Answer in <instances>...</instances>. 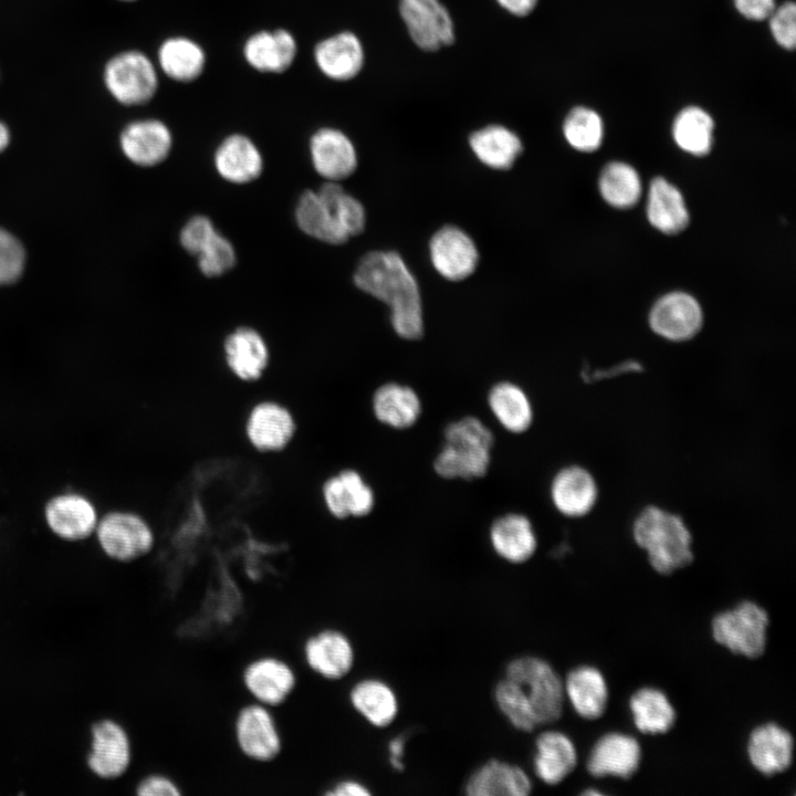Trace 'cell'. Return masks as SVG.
<instances>
[{
  "label": "cell",
  "mask_w": 796,
  "mask_h": 796,
  "mask_svg": "<svg viewBox=\"0 0 796 796\" xmlns=\"http://www.w3.org/2000/svg\"><path fill=\"white\" fill-rule=\"evenodd\" d=\"M354 283L363 292L383 301L391 310L396 334L408 341L423 335L419 287L402 258L395 251L365 254L354 273Z\"/></svg>",
  "instance_id": "6da1fadb"
},
{
  "label": "cell",
  "mask_w": 796,
  "mask_h": 796,
  "mask_svg": "<svg viewBox=\"0 0 796 796\" xmlns=\"http://www.w3.org/2000/svg\"><path fill=\"white\" fill-rule=\"evenodd\" d=\"M636 544L647 553L650 566L669 575L693 561L692 536L683 520L658 506L645 507L633 522Z\"/></svg>",
  "instance_id": "7a4b0ae2"
},
{
  "label": "cell",
  "mask_w": 796,
  "mask_h": 796,
  "mask_svg": "<svg viewBox=\"0 0 796 796\" xmlns=\"http://www.w3.org/2000/svg\"><path fill=\"white\" fill-rule=\"evenodd\" d=\"M444 444L433 460L434 472L448 480H473L486 474L494 436L479 418L465 416L449 422L443 430Z\"/></svg>",
  "instance_id": "3957f363"
},
{
  "label": "cell",
  "mask_w": 796,
  "mask_h": 796,
  "mask_svg": "<svg viewBox=\"0 0 796 796\" xmlns=\"http://www.w3.org/2000/svg\"><path fill=\"white\" fill-rule=\"evenodd\" d=\"M504 677L513 680L531 705L540 726L558 721L564 711V683L546 660L521 656L505 667Z\"/></svg>",
  "instance_id": "277c9868"
},
{
  "label": "cell",
  "mask_w": 796,
  "mask_h": 796,
  "mask_svg": "<svg viewBox=\"0 0 796 796\" xmlns=\"http://www.w3.org/2000/svg\"><path fill=\"white\" fill-rule=\"evenodd\" d=\"M769 617L758 604L744 600L718 614L711 624L713 639L734 654L760 658L767 645Z\"/></svg>",
  "instance_id": "5b68a950"
},
{
  "label": "cell",
  "mask_w": 796,
  "mask_h": 796,
  "mask_svg": "<svg viewBox=\"0 0 796 796\" xmlns=\"http://www.w3.org/2000/svg\"><path fill=\"white\" fill-rule=\"evenodd\" d=\"M103 82L119 104L137 106L148 103L158 90L157 69L140 51L128 50L112 56L105 64Z\"/></svg>",
  "instance_id": "8992f818"
},
{
  "label": "cell",
  "mask_w": 796,
  "mask_h": 796,
  "mask_svg": "<svg viewBox=\"0 0 796 796\" xmlns=\"http://www.w3.org/2000/svg\"><path fill=\"white\" fill-rule=\"evenodd\" d=\"M94 534L102 552L121 563L144 557L155 543L148 522L139 514L125 510L108 511L100 516Z\"/></svg>",
  "instance_id": "52a82bcc"
},
{
  "label": "cell",
  "mask_w": 796,
  "mask_h": 796,
  "mask_svg": "<svg viewBox=\"0 0 796 796\" xmlns=\"http://www.w3.org/2000/svg\"><path fill=\"white\" fill-rule=\"evenodd\" d=\"M398 10L412 43L436 52L455 41L451 13L441 0H399Z\"/></svg>",
  "instance_id": "ba28073f"
},
{
  "label": "cell",
  "mask_w": 796,
  "mask_h": 796,
  "mask_svg": "<svg viewBox=\"0 0 796 796\" xmlns=\"http://www.w3.org/2000/svg\"><path fill=\"white\" fill-rule=\"evenodd\" d=\"M234 739L249 760L268 763L281 754L283 740L271 708L258 702L242 706L235 715Z\"/></svg>",
  "instance_id": "9c48e42d"
},
{
  "label": "cell",
  "mask_w": 796,
  "mask_h": 796,
  "mask_svg": "<svg viewBox=\"0 0 796 796\" xmlns=\"http://www.w3.org/2000/svg\"><path fill=\"white\" fill-rule=\"evenodd\" d=\"M48 528L60 540L81 542L95 533L98 513L93 501L78 492L52 495L43 507Z\"/></svg>",
  "instance_id": "30bf717a"
},
{
  "label": "cell",
  "mask_w": 796,
  "mask_h": 796,
  "mask_svg": "<svg viewBox=\"0 0 796 796\" xmlns=\"http://www.w3.org/2000/svg\"><path fill=\"white\" fill-rule=\"evenodd\" d=\"M92 742L87 765L103 779H116L129 768L133 750L125 727L115 720L103 719L91 729Z\"/></svg>",
  "instance_id": "8fae6325"
},
{
  "label": "cell",
  "mask_w": 796,
  "mask_h": 796,
  "mask_svg": "<svg viewBox=\"0 0 796 796\" xmlns=\"http://www.w3.org/2000/svg\"><path fill=\"white\" fill-rule=\"evenodd\" d=\"M296 682L294 669L274 656L258 657L242 671V683L254 702L271 709L286 702Z\"/></svg>",
  "instance_id": "7c38bea8"
},
{
  "label": "cell",
  "mask_w": 796,
  "mask_h": 796,
  "mask_svg": "<svg viewBox=\"0 0 796 796\" xmlns=\"http://www.w3.org/2000/svg\"><path fill=\"white\" fill-rule=\"evenodd\" d=\"M303 658L314 673L325 680L337 681L354 668L355 649L343 631L325 628L305 640Z\"/></svg>",
  "instance_id": "4fadbf2b"
},
{
  "label": "cell",
  "mask_w": 796,
  "mask_h": 796,
  "mask_svg": "<svg viewBox=\"0 0 796 796\" xmlns=\"http://www.w3.org/2000/svg\"><path fill=\"white\" fill-rule=\"evenodd\" d=\"M703 314L698 301L684 292L660 297L649 314L651 329L659 336L683 342L694 337L702 327Z\"/></svg>",
  "instance_id": "5bb4252c"
},
{
  "label": "cell",
  "mask_w": 796,
  "mask_h": 796,
  "mask_svg": "<svg viewBox=\"0 0 796 796\" xmlns=\"http://www.w3.org/2000/svg\"><path fill=\"white\" fill-rule=\"evenodd\" d=\"M430 259L437 272L450 281L470 276L479 262L472 239L454 226L439 229L429 243Z\"/></svg>",
  "instance_id": "9a60e30c"
},
{
  "label": "cell",
  "mask_w": 796,
  "mask_h": 796,
  "mask_svg": "<svg viewBox=\"0 0 796 796\" xmlns=\"http://www.w3.org/2000/svg\"><path fill=\"white\" fill-rule=\"evenodd\" d=\"M641 747L630 735L611 732L599 737L587 758V771L594 777L628 779L639 768Z\"/></svg>",
  "instance_id": "2e32d148"
},
{
  "label": "cell",
  "mask_w": 796,
  "mask_h": 796,
  "mask_svg": "<svg viewBox=\"0 0 796 796\" xmlns=\"http://www.w3.org/2000/svg\"><path fill=\"white\" fill-rule=\"evenodd\" d=\"M119 145L127 159L137 166L151 167L164 161L170 153L172 136L159 119L148 118L129 123L119 136Z\"/></svg>",
  "instance_id": "e0dca14e"
},
{
  "label": "cell",
  "mask_w": 796,
  "mask_h": 796,
  "mask_svg": "<svg viewBox=\"0 0 796 796\" xmlns=\"http://www.w3.org/2000/svg\"><path fill=\"white\" fill-rule=\"evenodd\" d=\"M463 788L469 796H527L533 784L517 764L491 758L469 775Z\"/></svg>",
  "instance_id": "ac0fdd59"
},
{
  "label": "cell",
  "mask_w": 796,
  "mask_h": 796,
  "mask_svg": "<svg viewBox=\"0 0 796 796\" xmlns=\"http://www.w3.org/2000/svg\"><path fill=\"white\" fill-rule=\"evenodd\" d=\"M310 154L314 169L327 181L349 177L357 167L354 144L342 130L323 127L310 140Z\"/></svg>",
  "instance_id": "d6986e66"
},
{
  "label": "cell",
  "mask_w": 796,
  "mask_h": 796,
  "mask_svg": "<svg viewBox=\"0 0 796 796\" xmlns=\"http://www.w3.org/2000/svg\"><path fill=\"white\" fill-rule=\"evenodd\" d=\"M327 511L336 519L363 517L375 506V493L363 475L346 469L328 478L323 485Z\"/></svg>",
  "instance_id": "ffe728a7"
},
{
  "label": "cell",
  "mask_w": 796,
  "mask_h": 796,
  "mask_svg": "<svg viewBox=\"0 0 796 796\" xmlns=\"http://www.w3.org/2000/svg\"><path fill=\"white\" fill-rule=\"evenodd\" d=\"M314 61L326 77L339 82L349 81L364 67V45L354 32L342 31L315 45Z\"/></svg>",
  "instance_id": "44dd1931"
},
{
  "label": "cell",
  "mask_w": 796,
  "mask_h": 796,
  "mask_svg": "<svg viewBox=\"0 0 796 796\" xmlns=\"http://www.w3.org/2000/svg\"><path fill=\"white\" fill-rule=\"evenodd\" d=\"M247 436L259 451L283 450L292 440L296 423L292 413L275 401L256 404L247 420Z\"/></svg>",
  "instance_id": "7402d4cb"
},
{
  "label": "cell",
  "mask_w": 796,
  "mask_h": 796,
  "mask_svg": "<svg viewBox=\"0 0 796 796\" xmlns=\"http://www.w3.org/2000/svg\"><path fill=\"white\" fill-rule=\"evenodd\" d=\"M746 751L752 766L763 775L772 776L792 765L794 739L776 723L762 724L751 732Z\"/></svg>",
  "instance_id": "603a6c76"
},
{
  "label": "cell",
  "mask_w": 796,
  "mask_h": 796,
  "mask_svg": "<svg viewBox=\"0 0 796 796\" xmlns=\"http://www.w3.org/2000/svg\"><path fill=\"white\" fill-rule=\"evenodd\" d=\"M533 772L546 785H558L577 765V750L570 737L557 730L541 732L535 739Z\"/></svg>",
  "instance_id": "cb8c5ba5"
},
{
  "label": "cell",
  "mask_w": 796,
  "mask_h": 796,
  "mask_svg": "<svg viewBox=\"0 0 796 796\" xmlns=\"http://www.w3.org/2000/svg\"><path fill=\"white\" fill-rule=\"evenodd\" d=\"M489 540L495 554L511 564L530 561L537 549L533 524L521 513L512 512L496 517L490 526Z\"/></svg>",
  "instance_id": "d4e9b609"
},
{
  "label": "cell",
  "mask_w": 796,
  "mask_h": 796,
  "mask_svg": "<svg viewBox=\"0 0 796 796\" xmlns=\"http://www.w3.org/2000/svg\"><path fill=\"white\" fill-rule=\"evenodd\" d=\"M549 494L553 505L561 514L582 517L593 510L598 491L594 476L586 469L569 465L555 474Z\"/></svg>",
  "instance_id": "484cf974"
},
{
  "label": "cell",
  "mask_w": 796,
  "mask_h": 796,
  "mask_svg": "<svg viewBox=\"0 0 796 796\" xmlns=\"http://www.w3.org/2000/svg\"><path fill=\"white\" fill-rule=\"evenodd\" d=\"M296 53V40L285 29L258 31L250 35L243 45L245 62L264 73L285 72L293 64Z\"/></svg>",
  "instance_id": "4316f807"
},
{
  "label": "cell",
  "mask_w": 796,
  "mask_h": 796,
  "mask_svg": "<svg viewBox=\"0 0 796 796\" xmlns=\"http://www.w3.org/2000/svg\"><path fill=\"white\" fill-rule=\"evenodd\" d=\"M565 699L583 719L597 720L607 710L609 691L604 674L593 666L572 669L565 680Z\"/></svg>",
  "instance_id": "83f0119b"
},
{
  "label": "cell",
  "mask_w": 796,
  "mask_h": 796,
  "mask_svg": "<svg viewBox=\"0 0 796 796\" xmlns=\"http://www.w3.org/2000/svg\"><path fill=\"white\" fill-rule=\"evenodd\" d=\"M352 708L370 725L384 729L394 723L399 712L395 690L378 678H365L349 690Z\"/></svg>",
  "instance_id": "f1b7e54d"
},
{
  "label": "cell",
  "mask_w": 796,
  "mask_h": 796,
  "mask_svg": "<svg viewBox=\"0 0 796 796\" xmlns=\"http://www.w3.org/2000/svg\"><path fill=\"white\" fill-rule=\"evenodd\" d=\"M214 167L218 174L232 184H247L256 179L263 160L256 145L245 135L232 134L216 149Z\"/></svg>",
  "instance_id": "f546056e"
},
{
  "label": "cell",
  "mask_w": 796,
  "mask_h": 796,
  "mask_svg": "<svg viewBox=\"0 0 796 796\" xmlns=\"http://www.w3.org/2000/svg\"><path fill=\"white\" fill-rule=\"evenodd\" d=\"M223 349L228 367L241 380H258L268 366V345L251 327H239L229 334Z\"/></svg>",
  "instance_id": "4dcf8cb0"
},
{
  "label": "cell",
  "mask_w": 796,
  "mask_h": 796,
  "mask_svg": "<svg viewBox=\"0 0 796 796\" xmlns=\"http://www.w3.org/2000/svg\"><path fill=\"white\" fill-rule=\"evenodd\" d=\"M371 408L380 423L401 430L418 421L422 405L413 388L391 381L380 385L375 390Z\"/></svg>",
  "instance_id": "1f68e13d"
},
{
  "label": "cell",
  "mask_w": 796,
  "mask_h": 796,
  "mask_svg": "<svg viewBox=\"0 0 796 796\" xmlns=\"http://www.w3.org/2000/svg\"><path fill=\"white\" fill-rule=\"evenodd\" d=\"M488 406L502 428L511 433H523L533 423L534 411L526 391L509 380L495 383L488 392Z\"/></svg>",
  "instance_id": "d6a6232c"
},
{
  "label": "cell",
  "mask_w": 796,
  "mask_h": 796,
  "mask_svg": "<svg viewBox=\"0 0 796 796\" xmlns=\"http://www.w3.org/2000/svg\"><path fill=\"white\" fill-rule=\"evenodd\" d=\"M647 217L666 234L681 232L689 224V212L680 190L662 177L653 178L648 191Z\"/></svg>",
  "instance_id": "836d02e7"
},
{
  "label": "cell",
  "mask_w": 796,
  "mask_h": 796,
  "mask_svg": "<svg viewBox=\"0 0 796 796\" xmlns=\"http://www.w3.org/2000/svg\"><path fill=\"white\" fill-rule=\"evenodd\" d=\"M469 145L476 158L493 169H509L523 150L521 138L510 128L486 125L469 137Z\"/></svg>",
  "instance_id": "e575fe53"
},
{
  "label": "cell",
  "mask_w": 796,
  "mask_h": 796,
  "mask_svg": "<svg viewBox=\"0 0 796 796\" xmlns=\"http://www.w3.org/2000/svg\"><path fill=\"white\" fill-rule=\"evenodd\" d=\"M158 65L161 72L177 82L197 80L206 65L202 46L187 36H170L158 49Z\"/></svg>",
  "instance_id": "d590c367"
},
{
  "label": "cell",
  "mask_w": 796,
  "mask_h": 796,
  "mask_svg": "<svg viewBox=\"0 0 796 796\" xmlns=\"http://www.w3.org/2000/svg\"><path fill=\"white\" fill-rule=\"evenodd\" d=\"M633 724L643 734H664L674 725L677 714L668 696L656 688H641L629 700Z\"/></svg>",
  "instance_id": "8d00e7d4"
},
{
  "label": "cell",
  "mask_w": 796,
  "mask_h": 796,
  "mask_svg": "<svg viewBox=\"0 0 796 796\" xmlns=\"http://www.w3.org/2000/svg\"><path fill=\"white\" fill-rule=\"evenodd\" d=\"M295 218L304 233L320 241L343 244L349 239L315 191L307 190L301 195Z\"/></svg>",
  "instance_id": "74e56055"
},
{
  "label": "cell",
  "mask_w": 796,
  "mask_h": 796,
  "mask_svg": "<svg viewBox=\"0 0 796 796\" xmlns=\"http://www.w3.org/2000/svg\"><path fill=\"white\" fill-rule=\"evenodd\" d=\"M713 128V119L704 109L688 106L674 118L672 136L682 150L700 157L711 150Z\"/></svg>",
  "instance_id": "f35d334b"
},
{
  "label": "cell",
  "mask_w": 796,
  "mask_h": 796,
  "mask_svg": "<svg viewBox=\"0 0 796 796\" xmlns=\"http://www.w3.org/2000/svg\"><path fill=\"white\" fill-rule=\"evenodd\" d=\"M598 187L603 199L618 209L633 207L642 193V185L636 169L621 161H612L600 172Z\"/></svg>",
  "instance_id": "ab89813d"
},
{
  "label": "cell",
  "mask_w": 796,
  "mask_h": 796,
  "mask_svg": "<svg viewBox=\"0 0 796 796\" xmlns=\"http://www.w3.org/2000/svg\"><path fill=\"white\" fill-rule=\"evenodd\" d=\"M316 192L349 238L363 232L366 221L365 209L337 181H327Z\"/></svg>",
  "instance_id": "60d3db41"
},
{
  "label": "cell",
  "mask_w": 796,
  "mask_h": 796,
  "mask_svg": "<svg viewBox=\"0 0 796 796\" xmlns=\"http://www.w3.org/2000/svg\"><path fill=\"white\" fill-rule=\"evenodd\" d=\"M563 134L574 149L584 153L595 151L603 142V121L595 111L577 106L566 115Z\"/></svg>",
  "instance_id": "b9f144b4"
},
{
  "label": "cell",
  "mask_w": 796,
  "mask_h": 796,
  "mask_svg": "<svg viewBox=\"0 0 796 796\" xmlns=\"http://www.w3.org/2000/svg\"><path fill=\"white\" fill-rule=\"evenodd\" d=\"M493 694L499 711L514 729L528 733L540 727L531 705L513 680L503 677L495 684Z\"/></svg>",
  "instance_id": "7bdbcfd3"
},
{
  "label": "cell",
  "mask_w": 796,
  "mask_h": 796,
  "mask_svg": "<svg viewBox=\"0 0 796 796\" xmlns=\"http://www.w3.org/2000/svg\"><path fill=\"white\" fill-rule=\"evenodd\" d=\"M202 274L214 277L228 272L235 264V251L231 242L218 231L196 255Z\"/></svg>",
  "instance_id": "ee69618b"
},
{
  "label": "cell",
  "mask_w": 796,
  "mask_h": 796,
  "mask_svg": "<svg viewBox=\"0 0 796 796\" xmlns=\"http://www.w3.org/2000/svg\"><path fill=\"white\" fill-rule=\"evenodd\" d=\"M25 264L22 243L10 232L0 229V285L15 282Z\"/></svg>",
  "instance_id": "f6af8a7d"
},
{
  "label": "cell",
  "mask_w": 796,
  "mask_h": 796,
  "mask_svg": "<svg viewBox=\"0 0 796 796\" xmlns=\"http://www.w3.org/2000/svg\"><path fill=\"white\" fill-rule=\"evenodd\" d=\"M771 32L781 46L792 50L796 44V7L788 1L769 14Z\"/></svg>",
  "instance_id": "bcb514c9"
},
{
  "label": "cell",
  "mask_w": 796,
  "mask_h": 796,
  "mask_svg": "<svg viewBox=\"0 0 796 796\" xmlns=\"http://www.w3.org/2000/svg\"><path fill=\"white\" fill-rule=\"evenodd\" d=\"M216 232L209 218L195 216L181 229L179 240L181 247L196 256Z\"/></svg>",
  "instance_id": "7dc6e473"
},
{
  "label": "cell",
  "mask_w": 796,
  "mask_h": 796,
  "mask_svg": "<svg viewBox=\"0 0 796 796\" xmlns=\"http://www.w3.org/2000/svg\"><path fill=\"white\" fill-rule=\"evenodd\" d=\"M138 796H179L180 787L169 776L154 773L145 776L136 786Z\"/></svg>",
  "instance_id": "c3c4849f"
},
{
  "label": "cell",
  "mask_w": 796,
  "mask_h": 796,
  "mask_svg": "<svg viewBox=\"0 0 796 796\" xmlns=\"http://www.w3.org/2000/svg\"><path fill=\"white\" fill-rule=\"evenodd\" d=\"M737 11L750 20L767 19L775 9V0H734Z\"/></svg>",
  "instance_id": "681fc988"
},
{
  "label": "cell",
  "mask_w": 796,
  "mask_h": 796,
  "mask_svg": "<svg viewBox=\"0 0 796 796\" xmlns=\"http://www.w3.org/2000/svg\"><path fill=\"white\" fill-rule=\"evenodd\" d=\"M325 794L331 796H368L371 792L358 781L343 779L335 783Z\"/></svg>",
  "instance_id": "f907efd6"
},
{
  "label": "cell",
  "mask_w": 796,
  "mask_h": 796,
  "mask_svg": "<svg viewBox=\"0 0 796 796\" xmlns=\"http://www.w3.org/2000/svg\"><path fill=\"white\" fill-rule=\"evenodd\" d=\"M511 15L523 18L533 12L538 0H495Z\"/></svg>",
  "instance_id": "816d5d0a"
},
{
  "label": "cell",
  "mask_w": 796,
  "mask_h": 796,
  "mask_svg": "<svg viewBox=\"0 0 796 796\" xmlns=\"http://www.w3.org/2000/svg\"><path fill=\"white\" fill-rule=\"evenodd\" d=\"M407 739L404 734L392 737L388 742V760L391 767L396 771L404 769V755Z\"/></svg>",
  "instance_id": "f5cc1de1"
},
{
  "label": "cell",
  "mask_w": 796,
  "mask_h": 796,
  "mask_svg": "<svg viewBox=\"0 0 796 796\" xmlns=\"http://www.w3.org/2000/svg\"><path fill=\"white\" fill-rule=\"evenodd\" d=\"M10 144V130L8 126L0 121V153H2Z\"/></svg>",
  "instance_id": "db71d44e"
},
{
  "label": "cell",
  "mask_w": 796,
  "mask_h": 796,
  "mask_svg": "<svg viewBox=\"0 0 796 796\" xmlns=\"http://www.w3.org/2000/svg\"><path fill=\"white\" fill-rule=\"evenodd\" d=\"M119 1L132 2V1H136V0H119Z\"/></svg>",
  "instance_id": "11a10c76"
}]
</instances>
